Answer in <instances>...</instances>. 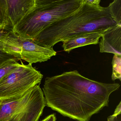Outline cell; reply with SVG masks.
Here are the masks:
<instances>
[{"mask_svg": "<svg viewBox=\"0 0 121 121\" xmlns=\"http://www.w3.org/2000/svg\"><path fill=\"white\" fill-rule=\"evenodd\" d=\"M120 86L91 80L75 70L47 78L43 93L46 105L53 110L77 121H88L108 106L110 95Z\"/></svg>", "mask_w": 121, "mask_h": 121, "instance_id": "obj_1", "label": "cell"}, {"mask_svg": "<svg viewBox=\"0 0 121 121\" xmlns=\"http://www.w3.org/2000/svg\"><path fill=\"white\" fill-rule=\"evenodd\" d=\"M103 33L95 32L81 34L73 37L62 42V48L64 51L70 53L73 49L79 47L97 44Z\"/></svg>", "mask_w": 121, "mask_h": 121, "instance_id": "obj_9", "label": "cell"}, {"mask_svg": "<svg viewBox=\"0 0 121 121\" xmlns=\"http://www.w3.org/2000/svg\"><path fill=\"white\" fill-rule=\"evenodd\" d=\"M121 112V102H120L119 104H118L115 109V110L114 112V114L112 115V116L114 117H117L118 115L120 114Z\"/></svg>", "mask_w": 121, "mask_h": 121, "instance_id": "obj_15", "label": "cell"}, {"mask_svg": "<svg viewBox=\"0 0 121 121\" xmlns=\"http://www.w3.org/2000/svg\"><path fill=\"white\" fill-rule=\"evenodd\" d=\"M83 0H35L34 7L12 31L34 39L46 28L79 9Z\"/></svg>", "mask_w": 121, "mask_h": 121, "instance_id": "obj_3", "label": "cell"}, {"mask_svg": "<svg viewBox=\"0 0 121 121\" xmlns=\"http://www.w3.org/2000/svg\"><path fill=\"white\" fill-rule=\"evenodd\" d=\"M85 2L88 4L92 5H100V0H84Z\"/></svg>", "mask_w": 121, "mask_h": 121, "instance_id": "obj_14", "label": "cell"}, {"mask_svg": "<svg viewBox=\"0 0 121 121\" xmlns=\"http://www.w3.org/2000/svg\"><path fill=\"white\" fill-rule=\"evenodd\" d=\"M35 0H0V25L13 29L34 7Z\"/></svg>", "mask_w": 121, "mask_h": 121, "instance_id": "obj_7", "label": "cell"}, {"mask_svg": "<svg viewBox=\"0 0 121 121\" xmlns=\"http://www.w3.org/2000/svg\"><path fill=\"white\" fill-rule=\"evenodd\" d=\"M116 120H108V121H116Z\"/></svg>", "mask_w": 121, "mask_h": 121, "instance_id": "obj_17", "label": "cell"}, {"mask_svg": "<svg viewBox=\"0 0 121 121\" xmlns=\"http://www.w3.org/2000/svg\"><path fill=\"white\" fill-rule=\"evenodd\" d=\"M1 103H2V101L0 100V105H1Z\"/></svg>", "mask_w": 121, "mask_h": 121, "instance_id": "obj_18", "label": "cell"}, {"mask_svg": "<svg viewBox=\"0 0 121 121\" xmlns=\"http://www.w3.org/2000/svg\"><path fill=\"white\" fill-rule=\"evenodd\" d=\"M56 117L55 114H52L47 116L42 121H56Z\"/></svg>", "mask_w": 121, "mask_h": 121, "instance_id": "obj_16", "label": "cell"}, {"mask_svg": "<svg viewBox=\"0 0 121 121\" xmlns=\"http://www.w3.org/2000/svg\"><path fill=\"white\" fill-rule=\"evenodd\" d=\"M117 25L108 7L91 5L83 0L79 9L52 24L33 40L39 46L53 48L57 43L73 37L95 32L103 33Z\"/></svg>", "mask_w": 121, "mask_h": 121, "instance_id": "obj_2", "label": "cell"}, {"mask_svg": "<svg viewBox=\"0 0 121 121\" xmlns=\"http://www.w3.org/2000/svg\"><path fill=\"white\" fill-rule=\"evenodd\" d=\"M112 79L114 81L116 80L121 81V56L114 55L112 61Z\"/></svg>", "mask_w": 121, "mask_h": 121, "instance_id": "obj_12", "label": "cell"}, {"mask_svg": "<svg viewBox=\"0 0 121 121\" xmlns=\"http://www.w3.org/2000/svg\"><path fill=\"white\" fill-rule=\"evenodd\" d=\"M0 51L31 64L45 62L56 54L53 48L39 46L33 39L21 37L12 31L0 37Z\"/></svg>", "mask_w": 121, "mask_h": 121, "instance_id": "obj_5", "label": "cell"}, {"mask_svg": "<svg viewBox=\"0 0 121 121\" xmlns=\"http://www.w3.org/2000/svg\"><path fill=\"white\" fill-rule=\"evenodd\" d=\"M98 43L100 53L121 56V25H117L103 32Z\"/></svg>", "mask_w": 121, "mask_h": 121, "instance_id": "obj_8", "label": "cell"}, {"mask_svg": "<svg viewBox=\"0 0 121 121\" xmlns=\"http://www.w3.org/2000/svg\"><path fill=\"white\" fill-rule=\"evenodd\" d=\"M2 26V25H0V26Z\"/></svg>", "mask_w": 121, "mask_h": 121, "instance_id": "obj_19", "label": "cell"}, {"mask_svg": "<svg viewBox=\"0 0 121 121\" xmlns=\"http://www.w3.org/2000/svg\"><path fill=\"white\" fill-rule=\"evenodd\" d=\"M18 60L15 58L10 59L0 65V81L19 66Z\"/></svg>", "mask_w": 121, "mask_h": 121, "instance_id": "obj_10", "label": "cell"}, {"mask_svg": "<svg viewBox=\"0 0 121 121\" xmlns=\"http://www.w3.org/2000/svg\"><path fill=\"white\" fill-rule=\"evenodd\" d=\"M9 31H12V30L8 28L6 26L4 25L0 26V37L1 36V35L3 34L4 33ZM14 58L15 57L11 55L5 53L0 51V65H1L5 61Z\"/></svg>", "mask_w": 121, "mask_h": 121, "instance_id": "obj_13", "label": "cell"}, {"mask_svg": "<svg viewBox=\"0 0 121 121\" xmlns=\"http://www.w3.org/2000/svg\"><path fill=\"white\" fill-rule=\"evenodd\" d=\"M112 18L121 25V0H115L108 7Z\"/></svg>", "mask_w": 121, "mask_h": 121, "instance_id": "obj_11", "label": "cell"}, {"mask_svg": "<svg viewBox=\"0 0 121 121\" xmlns=\"http://www.w3.org/2000/svg\"><path fill=\"white\" fill-rule=\"evenodd\" d=\"M43 75L32 66L22 62L0 81V100L18 98L41 82Z\"/></svg>", "mask_w": 121, "mask_h": 121, "instance_id": "obj_6", "label": "cell"}, {"mask_svg": "<svg viewBox=\"0 0 121 121\" xmlns=\"http://www.w3.org/2000/svg\"><path fill=\"white\" fill-rule=\"evenodd\" d=\"M46 106L43 91L37 85L20 97L2 101L0 121H38Z\"/></svg>", "mask_w": 121, "mask_h": 121, "instance_id": "obj_4", "label": "cell"}]
</instances>
